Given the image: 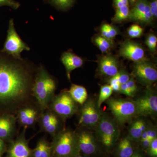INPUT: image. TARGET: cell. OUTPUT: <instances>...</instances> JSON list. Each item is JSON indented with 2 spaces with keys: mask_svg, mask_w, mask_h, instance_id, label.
<instances>
[{
  "mask_svg": "<svg viewBox=\"0 0 157 157\" xmlns=\"http://www.w3.org/2000/svg\"><path fill=\"white\" fill-rule=\"evenodd\" d=\"M5 6L17 10L20 6V4L15 0H0V7Z\"/></svg>",
  "mask_w": 157,
  "mask_h": 157,
  "instance_id": "32",
  "label": "cell"
},
{
  "mask_svg": "<svg viewBox=\"0 0 157 157\" xmlns=\"http://www.w3.org/2000/svg\"><path fill=\"white\" fill-rule=\"evenodd\" d=\"M129 2L131 3L132 5H134L137 0H129Z\"/></svg>",
  "mask_w": 157,
  "mask_h": 157,
  "instance_id": "42",
  "label": "cell"
},
{
  "mask_svg": "<svg viewBox=\"0 0 157 157\" xmlns=\"http://www.w3.org/2000/svg\"><path fill=\"white\" fill-rule=\"evenodd\" d=\"M75 1L76 0H46V2L57 9L66 11L73 6Z\"/></svg>",
  "mask_w": 157,
  "mask_h": 157,
  "instance_id": "27",
  "label": "cell"
},
{
  "mask_svg": "<svg viewBox=\"0 0 157 157\" xmlns=\"http://www.w3.org/2000/svg\"><path fill=\"white\" fill-rule=\"evenodd\" d=\"M95 129L98 141L107 150H111L120 135L117 124L108 116L102 114Z\"/></svg>",
  "mask_w": 157,
  "mask_h": 157,
  "instance_id": "4",
  "label": "cell"
},
{
  "mask_svg": "<svg viewBox=\"0 0 157 157\" xmlns=\"http://www.w3.org/2000/svg\"><path fill=\"white\" fill-rule=\"evenodd\" d=\"M57 82L55 78L48 73L45 67H38L33 85V96L42 111L48 108L55 96Z\"/></svg>",
  "mask_w": 157,
  "mask_h": 157,
  "instance_id": "2",
  "label": "cell"
},
{
  "mask_svg": "<svg viewBox=\"0 0 157 157\" xmlns=\"http://www.w3.org/2000/svg\"><path fill=\"white\" fill-rule=\"evenodd\" d=\"M118 77L119 82L120 84L121 85L126 83L127 82L129 81L130 78V75L128 72L124 70H121L119 71L117 73Z\"/></svg>",
  "mask_w": 157,
  "mask_h": 157,
  "instance_id": "34",
  "label": "cell"
},
{
  "mask_svg": "<svg viewBox=\"0 0 157 157\" xmlns=\"http://www.w3.org/2000/svg\"><path fill=\"white\" fill-rule=\"evenodd\" d=\"M107 104L116 120L120 124L130 121L137 116L135 101L129 99L110 98Z\"/></svg>",
  "mask_w": 157,
  "mask_h": 157,
  "instance_id": "5",
  "label": "cell"
},
{
  "mask_svg": "<svg viewBox=\"0 0 157 157\" xmlns=\"http://www.w3.org/2000/svg\"><path fill=\"white\" fill-rule=\"evenodd\" d=\"M16 116L0 114V138L5 141H11L16 133Z\"/></svg>",
  "mask_w": 157,
  "mask_h": 157,
  "instance_id": "16",
  "label": "cell"
},
{
  "mask_svg": "<svg viewBox=\"0 0 157 157\" xmlns=\"http://www.w3.org/2000/svg\"><path fill=\"white\" fill-rule=\"evenodd\" d=\"M151 142V141L148 138H147V139L143 140V141L140 142L143 150H144L145 151H146L147 150V148H148Z\"/></svg>",
  "mask_w": 157,
  "mask_h": 157,
  "instance_id": "38",
  "label": "cell"
},
{
  "mask_svg": "<svg viewBox=\"0 0 157 157\" xmlns=\"http://www.w3.org/2000/svg\"><path fill=\"white\" fill-rule=\"evenodd\" d=\"M76 134L78 148L80 153L90 157L98 152L99 147L92 134L84 130Z\"/></svg>",
  "mask_w": 157,
  "mask_h": 157,
  "instance_id": "13",
  "label": "cell"
},
{
  "mask_svg": "<svg viewBox=\"0 0 157 157\" xmlns=\"http://www.w3.org/2000/svg\"><path fill=\"white\" fill-rule=\"evenodd\" d=\"M37 69L29 59L14 58L0 49V114L16 116L35 101L32 89Z\"/></svg>",
  "mask_w": 157,
  "mask_h": 157,
  "instance_id": "1",
  "label": "cell"
},
{
  "mask_svg": "<svg viewBox=\"0 0 157 157\" xmlns=\"http://www.w3.org/2000/svg\"><path fill=\"white\" fill-rule=\"evenodd\" d=\"M145 43L150 51L151 52H154L156 49L157 45V38L153 34L149 35L147 37Z\"/></svg>",
  "mask_w": 157,
  "mask_h": 157,
  "instance_id": "30",
  "label": "cell"
},
{
  "mask_svg": "<svg viewBox=\"0 0 157 157\" xmlns=\"http://www.w3.org/2000/svg\"><path fill=\"white\" fill-rule=\"evenodd\" d=\"M42 111L36 101L20 109L16 115L17 122L24 129L34 126L39 121Z\"/></svg>",
  "mask_w": 157,
  "mask_h": 157,
  "instance_id": "9",
  "label": "cell"
},
{
  "mask_svg": "<svg viewBox=\"0 0 157 157\" xmlns=\"http://www.w3.org/2000/svg\"><path fill=\"white\" fill-rule=\"evenodd\" d=\"M143 33V29L137 25L131 26L128 30V35L132 38H139Z\"/></svg>",
  "mask_w": 157,
  "mask_h": 157,
  "instance_id": "29",
  "label": "cell"
},
{
  "mask_svg": "<svg viewBox=\"0 0 157 157\" xmlns=\"http://www.w3.org/2000/svg\"><path fill=\"white\" fill-rule=\"evenodd\" d=\"M53 137L50 144L52 157H73L80 153L76 132L64 129Z\"/></svg>",
  "mask_w": 157,
  "mask_h": 157,
  "instance_id": "3",
  "label": "cell"
},
{
  "mask_svg": "<svg viewBox=\"0 0 157 157\" xmlns=\"http://www.w3.org/2000/svg\"><path fill=\"white\" fill-rule=\"evenodd\" d=\"M61 61L66 68L67 76L69 79H70L71 72L75 69L81 67L84 62L83 59L71 51L65 52L62 54Z\"/></svg>",
  "mask_w": 157,
  "mask_h": 157,
  "instance_id": "19",
  "label": "cell"
},
{
  "mask_svg": "<svg viewBox=\"0 0 157 157\" xmlns=\"http://www.w3.org/2000/svg\"><path fill=\"white\" fill-rule=\"evenodd\" d=\"M147 126L146 122L144 120L142 119L136 120L129 127L128 136L133 141L139 142L141 135Z\"/></svg>",
  "mask_w": 157,
  "mask_h": 157,
  "instance_id": "21",
  "label": "cell"
},
{
  "mask_svg": "<svg viewBox=\"0 0 157 157\" xmlns=\"http://www.w3.org/2000/svg\"><path fill=\"white\" fill-rule=\"evenodd\" d=\"M30 50V48L24 42L15 29L13 18L9 20L7 36L2 51L18 59H22L21 53L23 51Z\"/></svg>",
  "mask_w": 157,
  "mask_h": 157,
  "instance_id": "7",
  "label": "cell"
},
{
  "mask_svg": "<svg viewBox=\"0 0 157 157\" xmlns=\"http://www.w3.org/2000/svg\"><path fill=\"white\" fill-rule=\"evenodd\" d=\"M99 70L104 76L110 77L115 76L119 72L117 60L110 55L102 57L99 60Z\"/></svg>",
  "mask_w": 157,
  "mask_h": 157,
  "instance_id": "18",
  "label": "cell"
},
{
  "mask_svg": "<svg viewBox=\"0 0 157 157\" xmlns=\"http://www.w3.org/2000/svg\"><path fill=\"white\" fill-rule=\"evenodd\" d=\"M130 7L128 6H121L116 9V12L112 21L114 22H120L128 18L130 14Z\"/></svg>",
  "mask_w": 157,
  "mask_h": 157,
  "instance_id": "24",
  "label": "cell"
},
{
  "mask_svg": "<svg viewBox=\"0 0 157 157\" xmlns=\"http://www.w3.org/2000/svg\"><path fill=\"white\" fill-rule=\"evenodd\" d=\"M109 85L112 89L113 91L119 92L120 90L121 84H120L118 77L117 73L115 76L111 77L109 80Z\"/></svg>",
  "mask_w": 157,
  "mask_h": 157,
  "instance_id": "33",
  "label": "cell"
},
{
  "mask_svg": "<svg viewBox=\"0 0 157 157\" xmlns=\"http://www.w3.org/2000/svg\"><path fill=\"white\" fill-rule=\"evenodd\" d=\"M128 18L134 21L148 24L153 20L148 0H137L130 10Z\"/></svg>",
  "mask_w": 157,
  "mask_h": 157,
  "instance_id": "14",
  "label": "cell"
},
{
  "mask_svg": "<svg viewBox=\"0 0 157 157\" xmlns=\"http://www.w3.org/2000/svg\"><path fill=\"white\" fill-rule=\"evenodd\" d=\"M149 3L150 9L153 19L157 17V0H151Z\"/></svg>",
  "mask_w": 157,
  "mask_h": 157,
  "instance_id": "36",
  "label": "cell"
},
{
  "mask_svg": "<svg viewBox=\"0 0 157 157\" xmlns=\"http://www.w3.org/2000/svg\"><path fill=\"white\" fill-rule=\"evenodd\" d=\"M119 54L124 58L136 62L144 59V50L143 47L137 43L131 41L124 42L121 46Z\"/></svg>",
  "mask_w": 157,
  "mask_h": 157,
  "instance_id": "17",
  "label": "cell"
},
{
  "mask_svg": "<svg viewBox=\"0 0 157 157\" xmlns=\"http://www.w3.org/2000/svg\"><path fill=\"white\" fill-rule=\"evenodd\" d=\"M94 42L101 52H107L111 48L113 45L112 40H109L102 36L95 38Z\"/></svg>",
  "mask_w": 157,
  "mask_h": 157,
  "instance_id": "28",
  "label": "cell"
},
{
  "mask_svg": "<svg viewBox=\"0 0 157 157\" xmlns=\"http://www.w3.org/2000/svg\"><path fill=\"white\" fill-rule=\"evenodd\" d=\"M73 157H90V156H88L85 155H83L81 153H79L78 154L76 155V156H74Z\"/></svg>",
  "mask_w": 157,
  "mask_h": 157,
  "instance_id": "41",
  "label": "cell"
},
{
  "mask_svg": "<svg viewBox=\"0 0 157 157\" xmlns=\"http://www.w3.org/2000/svg\"><path fill=\"white\" fill-rule=\"evenodd\" d=\"M25 129L18 137L11 141L8 151V157H32V151L25 136Z\"/></svg>",
  "mask_w": 157,
  "mask_h": 157,
  "instance_id": "15",
  "label": "cell"
},
{
  "mask_svg": "<svg viewBox=\"0 0 157 157\" xmlns=\"http://www.w3.org/2000/svg\"><path fill=\"white\" fill-rule=\"evenodd\" d=\"M113 92V90L109 85H105L101 86L97 103L98 108H100L102 104L109 99V97L112 95Z\"/></svg>",
  "mask_w": 157,
  "mask_h": 157,
  "instance_id": "25",
  "label": "cell"
},
{
  "mask_svg": "<svg viewBox=\"0 0 157 157\" xmlns=\"http://www.w3.org/2000/svg\"><path fill=\"white\" fill-rule=\"evenodd\" d=\"M48 108L63 121L72 117L78 111V104L73 100L68 90L62 91L55 95L48 105Z\"/></svg>",
  "mask_w": 157,
  "mask_h": 157,
  "instance_id": "6",
  "label": "cell"
},
{
  "mask_svg": "<svg viewBox=\"0 0 157 157\" xmlns=\"http://www.w3.org/2000/svg\"><path fill=\"white\" fill-rule=\"evenodd\" d=\"M147 137L151 141L157 137V128L153 126H147L146 128Z\"/></svg>",
  "mask_w": 157,
  "mask_h": 157,
  "instance_id": "35",
  "label": "cell"
},
{
  "mask_svg": "<svg viewBox=\"0 0 157 157\" xmlns=\"http://www.w3.org/2000/svg\"><path fill=\"white\" fill-rule=\"evenodd\" d=\"M113 3L115 9L121 6H129V0H113Z\"/></svg>",
  "mask_w": 157,
  "mask_h": 157,
  "instance_id": "37",
  "label": "cell"
},
{
  "mask_svg": "<svg viewBox=\"0 0 157 157\" xmlns=\"http://www.w3.org/2000/svg\"><path fill=\"white\" fill-rule=\"evenodd\" d=\"M146 152L149 157H157V137L152 140Z\"/></svg>",
  "mask_w": 157,
  "mask_h": 157,
  "instance_id": "31",
  "label": "cell"
},
{
  "mask_svg": "<svg viewBox=\"0 0 157 157\" xmlns=\"http://www.w3.org/2000/svg\"><path fill=\"white\" fill-rule=\"evenodd\" d=\"M6 151V147L5 141L0 138V157L2 156Z\"/></svg>",
  "mask_w": 157,
  "mask_h": 157,
  "instance_id": "39",
  "label": "cell"
},
{
  "mask_svg": "<svg viewBox=\"0 0 157 157\" xmlns=\"http://www.w3.org/2000/svg\"><path fill=\"white\" fill-rule=\"evenodd\" d=\"M102 114L94 100H86L80 110L78 123L81 126L95 128Z\"/></svg>",
  "mask_w": 157,
  "mask_h": 157,
  "instance_id": "8",
  "label": "cell"
},
{
  "mask_svg": "<svg viewBox=\"0 0 157 157\" xmlns=\"http://www.w3.org/2000/svg\"><path fill=\"white\" fill-rule=\"evenodd\" d=\"M32 157H52L50 144L44 138L40 139L33 150Z\"/></svg>",
  "mask_w": 157,
  "mask_h": 157,
  "instance_id": "23",
  "label": "cell"
},
{
  "mask_svg": "<svg viewBox=\"0 0 157 157\" xmlns=\"http://www.w3.org/2000/svg\"><path fill=\"white\" fill-rule=\"evenodd\" d=\"M131 157H145L144 155L138 150L135 151V153Z\"/></svg>",
  "mask_w": 157,
  "mask_h": 157,
  "instance_id": "40",
  "label": "cell"
},
{
  "mask_svg": "<svg viewBox=\"0 0 157 157\" xmlns=\"http://www.w3.org/2000/svg\"><path fill=\"white\" fill-rule=\"evenodd\" d=\"M101 36L109 40H112L118 34V32L113 26L104 24L101 28Z\"/></svg>",
  "mask_w": 157,
  "mask_h": 157,
  "instance_id": "26",
  "label": "cell"
},
{
  "mask_svg": "<svg viewBox=\"0 0 157 157\" xmlns=\"http://www.w3.org/2000/svg\"><path fill=\"white\" fill-rule=\"evenodd\" d=\"M133 141L128 136L119 141L116 149L117 157H131L135 153V149Z\"/></svg>",
  "mask_w": 157,
  "mask_h": 157,
  "instance_id": "20",
  "label": "cell"
},
{
  "mask_svg": "<svg viewBox=\"0 0 157 157\" xmlns=\"http://www.w3.org/2000/svg\"><path fill=\"white\" fill-rule=\"evenodd\" d=\"M61 121L58 116L47 108L42 111L38 122L42 131L53 137L62 130L60 129Z\"/></svg>",
  "mask_w": 157,
  "mask_h": 157,
  "instance_id": "12",
  "label": "cell"
},
{
  "mask_svg": "<svg viewBox=\"0 0 157 157\" xmlns=\"http://www.w3.org/2000/svg\"><path fill=\"white\" fill-rule=\"evenodd\" d=\"M133 73L137 80L144 85H151L157 80L156 68L146 59L135 63Z\"/></svg>",
  "mask_w": 157,
  "mask_h": 157,
  "instance_id": "10",
  "label": "cell"
},
{
  "mask_svg": "<svg viewBox=\"0 0 157 157\" xmlns=\"http://www.w3.org/2000/svg\"><path fill=\"white\" fill-rule=\"evenodd\" d=\"M68 91L73 100L78 104L82 105L87 100V90L83 86L72 84Z\"/></svg>",
  "mask_w": 157,
  "mask_h": 157,
  "instance_id": "22",
  "label": "cell"
},
{
  "mask_svg": "<svg viewBox=\"0 0 157 157\" xmlns=\"http://www.w3.org/2000/svg\"><path fill=\"white\" fill-rule=\"evenodd\" d=\"M137 116L152 117L157 113V97L148 91L135 101Z\"/></svg>",
  "mask_w": 157,
  "mask_h": 157,
  "instance_id": "11",
  "label": "cell"
}]
</instances>
